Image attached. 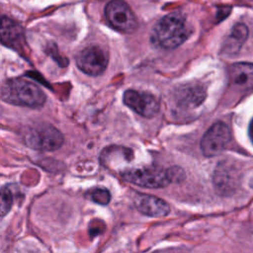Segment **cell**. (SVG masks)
I'll use <instances>...</instances> for the list:
<instances>
[{
  "label": "cell",
  "mask_w": 253,
  "mask_h": 253,
  "mask_svg": "<svg viewBox=\"0 0 253 253\" xmlns=\"http://www.w3.org/2000/svg\"><path fill=\"white\" fill-rule=\"evenodd\" d=\"M108 61L109 57L107 52L98 45L85 47L76 57L78 68L91 76L101 75L105 71Z\"/></svg>",
  "instance_id": "7"
},
{
  "label": "cell",
  "mask_w": 253,
  "mask_h": 253,
  "mask_svg": "<svg viewBox=\"0 0 253 253\" xmlns=\"http://www.w3.org/2000/svg\"><path fill=\"white\" fill-rule=\"evenodd\" d=\"M230 82L241 90L253 89V64L237 62L228 69Z\"/></svg>",
  "instance_id": "12"
},
{
  "label": "cell",
  "mask_w": 253,
  "mask_h": 253,
  "mask_svg": "<svg viewBox=\"0 0 253 253\" xmlns=\"http://www.w3.org/2000/svg\"><path fill=\"white\" fill-rule=\"evenodd\" d=\"M206 98V90L199 84L182 85L175 92V100L181 108H196Z\"/></svg>",
  "instance_id": "11"
},
{
  "label": "cell",
  "mask_w": 253,
  "mask_h": 253,
  "mask_svg": "<svg viewBox=\"0 0 253 253\" xmlns=\"http://www.w3.org/2000/svg\"><path fill=\"white\" fill-rule=\"evenodd\" d=\"M134 206L139 212L150 217H163L170 212V207L164 200L146 194H137Z\"/></svg>",
  "instance_id": "10"
},
{
  "label": "cell",
  "mask_w": 253,
  "mask_h": 253,
  "mask_svg": "<svg viewBox=\"0 0 253 253\" xmlns=\"http://www.w3.org/2000/svg\"><path fill=\"white\" fill-rule=\"evenodd\" d=\"M239 172L229 161H221L214 171L213 183L216 190L222 194L233 192L238 186Z\"/></svg>",
  "instance_id": "9"
},
{
  "label": "cell",
  "mask_w": 253,
  "mask_h": 253,
  "mask_svg": "<svg viewBox=\"0 0 253 253\" xmlns=\"http://www.w3.org/2000/svg\"><path fill=\"white\" fill-rule=\"evenodd\" d=\"M1 98L6 103L40 108L45 102V94L34 82L23 78H12L5 81L1 88Z\"/></svg>",
  "instance_id": "2"
},
{
  "label": "cell",
  "mask_w": 253,
  "mask_h": 253,
  "mask_svg": "<svg viewBox=\"0 0 253 253\" xmlns=\"http://www.w3.org/2000/svg\"><path fill=\"white\" fill-rule=\"evenodd\" d=\"M89 197L92 201L100 205H107L111 200L109 191L105 188H95L89 193Z\"/></svg>",
  "instance_id": "15"
},
{
  "label": "cell",
  "mask_w": 253,
  "mask_h": 253,
  "mask_svg": "<svg viewBox=\"0 0 253 253\" xmlns=\"http://www.w3.org/2000/svg\"><path fill=\"white\" fill-rule=\"evenodd\" d=\"M1 41L6 45H18L22 41L21 28L11 19L3 16L1 19Z\"/></svg>",
  "instance_id": "13"
},
{
  "label": "cell",
  "mask_w": 253,
  "mask_h": 253,
  "mask_svg": "<svg viewBox=\"0 0 253 253\" xmlns=\"http://www.w3.org/2000/svg\"><path fill=\"white\" fill-rule=\"evenodd\" d=\"M124 103L141 117L152 118L159 111V102L151 94L136 90H127L124 94Z\"/></svg>",
  "instance_id": "8"
},
{
  "label": "cell",
  "mask_w": 253,
  "mask_h": 253,
  "mask_svg": "<svg viewBox=\"0 0 253 253\" xmlns=\"http://www.w3.org/2000/svg\"><path fill=\"white\" fill-rule=\"evenodd\" d=\"M13 205V195L8 187H2L1 190V216H5Z\"/></svg>",
  "instance_id": "16"
},
{
  "label": "cell",
  "mask_w": 253,
  "mask_h": 253,
  "mask_svg": "<svg viewBox=\"0 0 253 253\" xmlns=\"http://www.w3.org/2000/svg\"><path fill=\"white\" fill-rule=\"evenodd\" d=\"M247 37H248L247 27L241 23L236 24L232 28L231 34L226 42V45H225L226 51L230 53H234L238 51L241 45L243 44V42L246 41Z\"/></svg>",
  "instance_id": "14"
},
{
  "label": "cell",
  "mask_w": 253,
  "mask_h": 253,
  "mask_svg": "<svg viewBox=\"0 0 253 253\" xmlns=\"http://www.w3.org/2000/svg\"><path fill=\"white\" fill-rule=\"evenodd\" d=\"M249 137L253 143V119L251 120L250 125H249Z\"/></svg>",
  "instance_id": "18"
},
{
  "label": "cell",
  "mask_w": 253,
  "mask_h": 253,
  "mask_svg": "<svg viewBox=\"0 0 253 253\" xmlns=\"http://www.w3.org/2000/svg\"><path fill=\"white\" fill-rule=\"evenodd\" d=\"M105 16L111 26L123 33H133L138 26L130 7L123 0H113L105 8Z\"/></svg>",
  "instance_id": "5"
},
{
  "label": "cell",
  "mask_w": 253,
  "mask_h": 253,
  "mask_svg": "<svg viewBox=\"0 0 253 253\" xmlns=\"http://www.w3.org/2000/svg\"><path fill=\"white\" fill-rule=\"evenodd\" d=\"M122 177L131 184L150 188H164L170 183H176L184 179V171L179 167L162 168L159 166H146L125 170Z\"/></svg>",
  "instance_id": "1"
},
{
  "label": "cell",
  "mask_w": 253,
  "mask_h": 253,
  "mask_svg": "<svg viewBox=\"0 0 253 253\" xmlns=\"http://www.w3.org/2000/svg\"><path fill=\"white\" fill-rule=\"evenodd\" d=\"M230 10H231V8H230L229 6H223V7H220V8L218 9L217 14H216L218 21H221V20H223L224 18H226V17H227V15L230 13Z\"/></svg>",
  "instance_id": "17"
},
{
  "label": "cell",
  "mask_w": 253,
  "mask_h": 253,
  "mask_svg": "<svg viewBox=\"0 0 253 253\" xmlns=\"http://www.w3.org/2000/svg\"><path fill=\"white\" fill-rule=\"evenodd\" d=\"M190 35L185 16L180 12H173L162 17L153 30V38L158 45L166 49H173L182 44Z\"/></svg>",
  "instance_id": "3"
},
{
  "label": "cell",
  "mask_w": 253,
  "mask_h": 253,
  "mask_svg": "<svg viewBox=\"0 0 253 253\" xmlns=\"http://www.w3.org/2000/svg\"><path fill=\"white\" fill-rule=\"evenodd\" d=\"M231 139V132L227 125L221 122L213 124L203 135L201 150L206 156H215L222 152Z\"/></svg>",
  "instance_id": "6"
},
{
  "label": "cell",
  "mask_w": 253,
  "mask_h": 253,
  "mask_svg": "<svg viewBox=\"0 0 253 253\" xmlns=\"http://www.w3.org/2000/svg\"><path fill=\"white\" fill-rule=\"evenodd\" d=\"M24 140L25 143L33 149L53 151L62 145L64 137L55 126L43 123L36 125L28 129Z\"/></svg>",
  "instance_id": "4"
}]
</instances>
